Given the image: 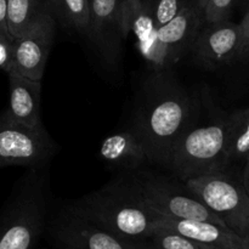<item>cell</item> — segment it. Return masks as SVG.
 <instances>
[{
    "label": "cell",
    "mask_w": 249,
    "mask_h": 249,
    "mask_svg": "<svg viewBox=\"0 0 249 249\" xmlns=\"http://www.w3.org/2000/svg\"><path fill=\"white\" fill-rule=\"evenodd\" d=\"M56 142L44 128H32L0 114V168L41 169L55 156Z\"/></svg>",
    "instance_id": "obj_8"
},
{
    "label": "cell",
    "mask_w": 249,
    "mask_h": 249,
    "mask_svg": "<svg viewBox=\"0 0 249 249\" xmlns=\"http://www.w3.org/2000/svg\"><path fill=\"white\" fill-rule=\"evenodd\" d=\"M31 169L0 213V249H34L45 226L48 180Z\"/></svg>",
    "instance_id": "obj_3"
},
{
    "label": "cell",
    "mask_w": 249,
    "mask_h": 249,
    "mask_svg": "<svg viewBox=\"0 0 249 249\" xmlns=\"http://www.w3.org/2000/svg\"><path fill=\"white\" fill-rule=\"evenodd\" d=\"M140 2L143 5V6H146L147 9H150L151 11H152V6L155 5L156 0H140Z\"/></svg>",
    "instance_id": "obj_28"
},
{
    "label": "cell",
    "mask_w": 249,
    "mask_h": 249,
    "mask_svg": "<svg viewBox=\"0 0 249 249\" xmlns=\"http://www.w3.org/2000/svg\"><path fill=\"white\" fill-rule=\"evenodd\" d=\"M158 225L215 249H249V238L241 237L225 226L209 221L180 220L162 216Z\"/></svg>",
    "instance_id": "obj_15"
},
{
    "label": "cell",
    "mask_w": 249,
    "mask_h": 249,
    "mask_svg": "<svg viewBox=\"0 0 249 249\" xmlns=\"http://www.w3.org/2000/svg\"><path fill=\"white\" fill-rule=\"evenodd\" d=\"M100 157L114 169L133 173L151 163L147 148L133 126L105 138L100 146Z\"/></svg>",
    "instance_id": "obj_13"
},
{
    "label": "cell",
    "mask_w": 249,
    "mask_h": 249,
    "mask_svg": "<svg viewBox=\"0 0 249 249\" xmlns=\"http://www.w3.org/2000/svg\"><path fill=\"white\" fill-rule=\"evenodd\" d=\"M204 24L191 46L201 65L216 68L238 57L242 41L240 24L229 19Z\"/></svg>",
    "instance_id": "obj_11"
},
{
    "label": "cell",
    "mask_w": 249,
    "mask_h": 249,
    "mask_svg": "<svg viewBox=\"0 0 249 249\" xmlns=\"http://www.w3.org/2000/svg\"><path fill=\"white\" fill-rule=\"evenodd\" d=\"M6 4L7 0H0V34H9L6 27Z\"/></svg>",
    "instance_id": "obj_24"
},
{
    "label": "cell",
    "mask_w": 249,
    "mask_h": 249,
    "mask_svg": "<svg viewBox=\"0 0 249 249\" xmlns=\"http://www.w3.org/2000/svg\"><path fill=\"white\" fill-rule=\"evenodd\" d=\"M46 2L55 19L79 33L89 36V0H46Z\"/></svg>",
    "instance_id": "obj_18"
},
{
    "label": "cell",
    "mask_w": 249,
    "mask_h": 249,
    "mask_svg": "<svg viewBox=\"0 0 249 249\" xmlns=\"http://www.w3.org/2000/svg\"><path fill=\"white\" fill-rule=\"evenodd\" d=\"M51 235L60 249H153L148 240L119 237L77 215L70 208L53 219Z\"/></svg>",
    "instance_id": "obj_9"
},
{
    "label": "cell",
    "mask_w": 249,
    "mask_h": 249,
    "mask_svg": "<svg viewBox=\"0 0 249 249\" xmlns=\"http://www.w3.org/2000/svg\"><path fill=\"white\" fill-rule=\"evenodd\" d=\"M89 38L102 57L108 62L116 61L121 40L125 36L122 19L123 0H89Z\"/></svg>",
    "instance_id": "obj_12"
},
{
    "label": "cell",
    "mask_w": 249,
    "mask_h": 249,
    "mask_svg": "<svg viewBox=\"0 0 249 249\" xmlns=\"http://www.w3.org/2000/svg\"><path fill=\"white\" fill-rule=\"evenodd\" d=\"M48 4L46 0H7L6 27L14 39L24 33L40 17Z\"/></svg>",
    "instance_id": "obj_16"
},
{
    "label": "cell",
    "mask_w": 249,
    "mask_h": 249,
    "mask_svg": "<svg viewBox=\"0 0 249 249\" xmlns=\"http://www.w3.org/2000/svg\"><path fill=\"white\" fill-rule=\"evenodd\" d=\"M122 19L125 34L133 32L138 38V43L147 40L157 29L152 11L143 6L140 0H123Z\"/></svg>",
    "instance_id": "obj_19"
},
{
    "label": "cell",
    "mask_w": 249,
    "mask_h": 249,
    "mask_svg": "<svg viewBox=\"0 0 249 249\" xmlns=\"http://www.w3.org/2000/svg\"><path fill=\"white\" fill-rule=\"evenodd\" d=\"M196 1H198L199 5H202V1H203V0H196ZM201 9H202V7H201Z\"/></svg>",
    "instance_id": "obj_29"
},
{
    "label": "cell",
    "mask_w": 249,
    "mask_h": 249,
    "mask_svg": "<svg viewBox=\"0 0 249 249\" xmlns=\"http://www.w3.org/2000/svg\"><path fill=\"white\" fill-rule=\"evenodd\" d=\"M153 249H215L201 245L191 238L182 236L175 231L158 225L148 238Z\"/></svg>",
    "instance_id": "obj_20"
},
{
    "label": "cell",
    "mask_w": 249,
    "mask_h": 249,
    "mask_svg": "<svg viewBox=\"0 0 249 249\" xmlns=\"http://www.w3.org/2000/svg\"><path fill=\"white\" fill-rule=\"evenodd\" d=\"M240 27H241V33H242V41H241V49H242L243 45L247 43V40L249 39V10L247 11V14H246V16L243 17L242 22L240 23Z\"/></svg>",
    "instance_id": "obj_25"
},
{
    "label": "cell",
    "mask_w": 249,
    "mask_h": 249,
    "mask_svg": "<svg viewBox=\"0 0 249 249\" xmlns=\"http://www.w3.org/2000/svg\"><path fill=\"white\" fill-rule=\"evenodd\" d=\"M236 0H203L202 14L206 23H214L229 19Z\"/></svg>",
    "instance_id": "obj_22"
},
{
    "label": "cell",
    "mask_w": 249,
    "mask_h": 249,
    "mask_svg": "<svg viewBox=\"0 0 249 249\" xmlns=\"http://www.w3.org/2000/svg\"><path fill=\"white\" fill-rule=\"evenodd\" d=\"M68 208L104 230L133 241H147L162 219L143 202L131 174L116 178Z\"/></svg>",
    "instance_id": "obj_2"
},
{
    "label": "cell",
    "mask_w": 249,
    "mask_h": 249,
    "mask_svg": "<svg viewBox=\"0 0 249 249\" xmlns=\"http://www.w3.org/2000/svg\"><path fill=\"white\" fill-rule=\"evenodd\" d=\"M204 23L201 5L192 1L174 18L158 27L151 38L138 43V48L155 70L163 71L192 46Z\"/></svg>",
    "instance_id": "obj_7"
},
{
    "label": "cell",
    "mask_w": 249,
    "mask_h": 249,
    "mask_svg": "<svg viewBox=\"0 0 249 249\" xmlns=\"http://www.w3.org/2000/svg\"><path fill=\"white\" fill-rule=\"evenodd\" d=\"M184 185L226 228L249 238V195L242 180L220 172L190 178Z\"/></svg>",
    "instance_id": "obj_5"
},
{
    "label": "cell",
    "mask_w": 249,
    "mask_h": 249,
    "mask_svg": "<svg viewBox=\"0 0 249 249\" xmlns=\"http://www.w3.org/2000/svg\"><path fill=\"white\" fill-rule=\"evenodd\" d=\"M249 155V107L228 116V164L246 160Z\"/></svg>",
    "instance_id": "obj_17"
},
{
    "label": "cell",
    "mask_w": 249,
    "mask_h": 249,
    "mask_svg": "<svg viewBox=\"0 0 249 249\" xmlns=\"http://www.w3.org/2000/svg\"><path fill=\"white\" fill-rule=\"evenodd\" d=\"M242 184L249 195V155L247 156V158H246V165L242 175Z\"/></svg>",
    "instance_id": "obj_26"
},
{
    "label": "cell",
    "mask_w": 249,
    "mask_h": 249,
    "mask_svg": "<svg viewBox=\"0 0 249 249\" xmlns=\"http://www.w3.org/2000/svg\"><path fill=\"white\" fill-rule=\"evenodd\" d=\"M131 177L143 202L160 215L180 220L209 221L225 226L220 218L187 190L184 182H175L169 178L141 169Z\"/></svg>",
    "instance_id": "obj_6"
},
{
    "label": "cell",
    "mask_w": 249,
    "mask_h": 249,
    "mask_svg": "<svg viewBox=\"0 0 249 249\" xmlns=\"http://www.w3.org/2000/svg\"><path fill=\"white\" fill-rule=\"evenodd\" d=\"M48 4V2H46ZM56 19L49 6L18 38L14 39L11 70L34 80L43 79L49 53L55 40Z\"/></svg>",
    "instance_id": "obj_10"
},
{
    "label": "cell",
    "mask_w": 249,
    "mask_h": 249,
    "mask_svg": "<svg viewBox=\"0 0 249 249\" xmlns=\"http://www.w3.org/2000/svg\"><path fill=\"white\" fill-rule=\"evenodd\" d=\"M248 56H249V39L247 40V43L243 45V48L241 49L240 53H238V57L240 58H246L248 57Z\"/></svg>",
    "instance_id": "obj_27"
},
{
    "label": "cell",
    "mask_w": 249,
    "mask_h": 249,
    "mask_svg": "<svg viewBox=\"0 0 249 249\" xmlns=\"http://www.w3.org/2000/svg\"><path fill=\"white\" fill-rule=\"evenodd\" d=\"M14 56V38L9 34H0V70L10 72Z\"/></svg>",
    "instance_id": "obj_23"
},
{
    "label": "cell",
    "mask_w": 249,
    "mask_h": 249,
    "mask_svg": "<svg viewBox=\"0 0 249 249\" xmlns=\"http://www.w3.org/2000/svg\"><path fill=\"white\" fill-rule=\"evenodd\" d=\"M9 108L4 112L9 118L32 128H44L40 118L41 80H34L10 71Z\"/></svg>",
    "instance_id": "obj_14"
},
{
    "label": "cell",
    "mask_w": 249,
    "mask_h": 249,
    "mask_svg": "<svg viewBox=\"0 0 249 249\" xmlns=\"http://www.w3.org/2000/svg\"><path fill=\"white\" fill-rule=\"evenodd\" d=\"M192 118V100L177 82L162 73L148 83L133 128L145 143L151 163L167 168L175 143Z\"/></svg>",
    "instance_id": "obj_1"
},
{
    "label": "cell",
    "mask_w": 249,
    "mask_h": 249,
    "mask_svg": "<svg viewBox=\"0 0 249 249\" xmlns=\"http://www.w3.org/2000/svg\"><path fill=\"white\" fill-rule=\"evenodd\" d=\"M228 117L207 125L194 123L175 143L167 168L178 180L225 172L228 164Z\"/></svg>",
    "instance_id": "obj_4"
},
{
    "label": "cell",
    "mask_w": 249,
    "mask_h": 249,
    "mask_svg": "<svg viewBox=\"0 0 249 249\" xmlns=\"http://www.w3.org/2000/svg\"><path fill=\"white\" fill-rule=\"evenodd\" d=\"M192 1L196 0H156L155 5L152 6V16L155 19L156 28L174 18Z\"/></svg>",
    "instance_id": "obj_21"
}]
</instances>
